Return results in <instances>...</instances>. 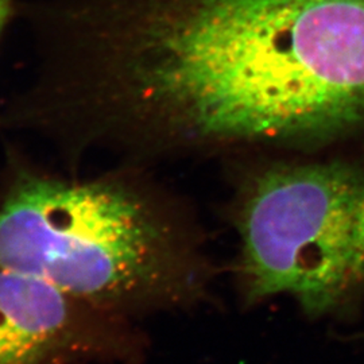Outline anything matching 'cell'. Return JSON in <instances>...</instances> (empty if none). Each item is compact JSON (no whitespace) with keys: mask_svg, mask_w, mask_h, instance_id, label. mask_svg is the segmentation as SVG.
<instances>
[{"mask_svg":"<svg viewBox=\"0 0 364 364\" xmlns=\"http://www.w3.org/2000/svg\"><path fill=\"white\" fill-rule=\"evenodd\" d=\"M10 100L68 150L320 147L364 126V0H39Z\"/></svg>","mask_w":364,"mask_h":364,"instance_id":"1","label":"cell"},{"mask_svg":"<svg viewBox=\"0 0 364 364\" xmlns=\"http://www.w3.org/2000/svg\"><path fill=\"white\" fill-rule=\"evenodd\" d=\"M11 156L0 197V269L111 311L200 297L207 279L200 252L146 191L120 178L53 177Z\"/></svg>","mask_w":364,"mask_h":364,"instance_id":"2","label":"cell"},{"mask_svg":"<svg viewBox=\"0 0 364 364\" xmlns=\"http://www.w3.org/2000/svg\"><path fill=\"white\" fill-rule=\"evenodd\" d=\"M240 269L251 301L287 294L312 316L364 289V169L275 162L239 196Z\"/></svg>","mask_w":364,"mask_h":364,"instance_id":"3","label":"cell"},{"mask_svg":"<svg viewBox=\"0 0 364 364\" xmlns=\"http://www.w3.org/2000/svg\"><path fill=\"white\" fill-rule=\"evenodd\" d=\"M81 305L42 279L0 269V364H49L73 347Z\"/></svg>","mask_w":364,"mask_h":364,"instance_id":"4","label":"cell"},{"mask_svg":"<svg viewBox=\"0 0 364 364\" xmlns=\"http://www.w3.org/2000/svg\"><path fill=\"white\" fill-rule=\"evenodd\" d=\"M19 7L16 0H0V38L9 26L13 16H16Z\"/></svg>","mask_w":364,"mask_h":364,"instance_id":"5","label":"cell"}]
</instances>
